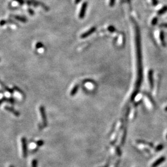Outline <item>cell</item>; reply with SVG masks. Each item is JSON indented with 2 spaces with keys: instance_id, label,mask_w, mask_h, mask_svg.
Returning <instances> with one entry per match:
<instances>
[{
  "instance_id": "cell-7",
  "label": "cell",
  "mask_w": 167,
  "mask_h": 167,
  "mask_svg": "<svg viewBox=\"0 0 167 167\" xmlns=\"http://www.w3.org/2000/svg\"><path fill=\"white\" fill-rule=\"evenodd\" d=\"M167 11V7H164L161 10V11H159L158 14L160 15L164 13L165 12H166Z\"/></svg>"
},
{
  "instance_id": "cell-5",
  "label": "cell",
  "mask_w": 167,
  "mask_h": 167,
  "mask_svg": "<svg viewBox=\"0 0 167 167\" xmlns=\"http://www.w3.org/2000/svg\"><path fill=\"white\" fill-rule=\"evenodd\" d=\"M5 108H6V109H7V110L11 112H13V113H14V114H15L16 116H19L20 115V114L18 113L17 111H15V110H14L13 108H10V107H8V106H7V107Z\"/></svg>"
},
{
  "instance_id": "cell-9",
  "label": "cell",
  "mask_w": 167,
  "mask_h": 167,
  "mask_svg": "<svg viewBox=\"0 0 167 167\" xmlns=\"http://www.w3.org/2000/svg\"><path fill=\"white\" fill-rule=\"evenodd\" d=\"M32 167H38V162L36 160H34L32 161Z\"/></svg>"
},
{
  "instance_id": "cell-13",
  "label": "cell",
  "mask_w": 167,
  "mask_h": 167,
  "mask_svg": "<svg viewBox=\"0 0 167 167\" xmlns=\"http://www.w3.org/2000/svg\"><path fill=\"white\" fill-rule=\"evenodd\" d=\"M153 4H154V5H156L157 3V0H152Z\"/></svg>"
},
{
  "instance_id": "cell-1",
  "label": "cell",
  "mask_w": 167,
  "mask_h": 167,
  "mask_svg": "<svg viewBox=\"0 0 167 167\" xmlns=\"http://www.w3.org/2000/svg\"><path fill=\"white\" fill-rule=\"evenodd\" d=\"M22 149V154L24 158H26L27 156V146L26 139L25 137H22L21 139Z\"/></svg>"
},
{
  "instance_id": "cell-2",
  "label": "cell",
  "mask_w": 167,
  "mask_h": 167,
  "mask_svg": "<svg viewBox=\"0 0 167 167\" xmlns=\"http://www.w3.org/2000/svg\"><path fill=\"white\" fill-rule=\"evenodd\" d=\"M40 111L41 112L42 118H43V126H46L47 125V121H46V114L45 112V110H44V108L43 106H41L40 108Z\"/></svg>"
},
{
  "instance_id": "cell-8",
  "label": "cell",
  "mask_w": 167,
  "mask_h": 167,
  "mask_svg": "<svg viewBox=\"0 0 167 167\" xmlns=\"http://www.w3.org/2000/svg\"><path fill=\"white\" fill-rule=\"evenodd\" d=\"M152 71H150L149 73V79H150V84L151 87H152L153 86V82H152Z\"/></svg>"
},
{
  "instance_id": "cell-14",
  "label": "cell",
  "mask_w": 167,
  "mask_h": 167,
  "mask_svg": "<svg viewBox=\"0 0 167 167\" xmlns=\"http://www.w3.org/2000/svg\"><path fill=\"white\" fill-rule=\"evenodd\" d=\"M156 21H157V19H156V18H155V19H154V21H153V22H152L153 23H152L154 24V25H155V24H156Z\"/></svg>"
},
{
  "instance_id": "cell-3",
  "label": "cell",
  "mask_w": 167,
  "mask_h": 167,
  "mask_svg": "<svg viewBox=\"0 0 167 167\" xmlns=\"http://www.w3.org/2000/svg\"><path fill=\"white\" fill-rule=\"evenodd\" d=\"M166 160V158H165L164 156L161 157L160 158H158V160H157L154 163L152 164V167H158V166L162 163L163 162H164V161Z\"/></svg>"
},
{
  "instance_id": "cell-10",
  "label": "cell",
  "mask_w": 167,
  "mask_h": 167,
  "mask_svg": "<svg viewBox=\"0 0 167 167\" xmlns=\"http://www.w3.org/2000/svg\"><path fill=\"white\" fill-rule=\"evenodd\" d=\"M37 143V145L38 146H41L42 145H43L44 142H43V140H38V141L37 143Z\"/></svg>"
},
{
  "instance_id": "cell-11",
  "label": "cell",
  "mask_w": 167,
  "mask_h": 167,
  "mask_svg": "<svg viewBox=\"0 0 167 167\" xmlns=\"http://www.w3.org/2000/svg\"><path fill=\"white\" fill-rule=\"evenodd\" d=\"M78 86H76L73 88V90H72V91L71 92L72 95H74V94L76 93V91H77V90H78Z\"/></svg>"
},
{
  "instance_id": "cell-18",
  "label": "cell",
  "mask_w": 167,
  "mask_h": 167,
  "mask_svg": "<svg viewBox=\"0 0 167 167\" xmlns=\"http://www.w3.org/2000/svg\"></svg>"
},
{
  "instance_id": "cell-15",
  "label": "cell",
  "mask_w": 167,
  "mask_h": 167,
  "mask_svg": "<svg viewBox=\"0 0 167 167\" xmlns=\"http://www.w3.org/2000/svg\"><path fill=\"white\" fill-rule=\"evenodd\" d=\"M114 0H110V2H111V5H112L114 3Z\"/></svg>"
},
{
  "instance_id": "cell-16",
  "label": "cell",
  "mask_w": 167,
  "mask_h": 167,
  "mask_svg": "<svg viewBox=\"0 0 167 167\" xmlns=\"http://www.w3.org/2000/svg\"><path fill=\"white\" fill-rule=\"evenodd\" d=\"M161 26H163L164 27H167V24H163L161 25Z\"/></svg>"
},
{
  "instance_id": "cell-6",
  "label": "cell",
  "mask_w": 167,
  "mask_h": 167,
  "mask_svg": "<svg viewBox=\"0 0 167 167\" xmlns=\"http://www.w3.org/2000/svg\"><path fill=\"white\" fill-rule=\"evenodd\" d=\"M94 30H95V28H92L91 30H90V31H88V32H87V33H86L85 34H84L83 35H82L81 37L82 38H85L86 37H87L88 35H90V34H91L92 32H93V31H94Z\"/></svg>"
},
{
  "instance_id": "cell-4",
  "label": "cell",
  "mask_w": 167,
  "mask_h": 167,
  "mask_svg": "<svg viewBox=\"0 0 167 167\" xmlns=\"http://www.w3.org/2000/svg\"><path fill=\"white\" fill-rule=\"evenodd\" d=\"M86 8V3H84V5H82V7L81 8V11H80V16L81 17H82L84 15H85Z\"/></svg>"
},
{
  "instance_id": "cell-12",
  "label": "cell",
  "mask_w": 167,
  "mask_h": 167,
  "mask_svg": "<svg viewBox=\"0 0 167 167\" xmlns=\"http://www.w3.org/2000/svg\"><path fill=\"white\" fill-rule=\"evenodd\" d=\"M163 145H160L158 146L156 148V151H160V150H162V149H163Z\"/></svg>"
},
{
  "instance_id": "cell-17",
  "label": "cell",
  "mask_w": 167,
  "mask_h": 167,
  "mask_svg": "<svg viewBox=\"0 0 167 167\" xmlns=\"http://www.w3.org/2000/svg\"><path fill=\"white\" fill-rule=\"evenodd\" d=\"M9 167H14V166H12V165H11V166H9Z\"/></svg>"
}]
</instances>
